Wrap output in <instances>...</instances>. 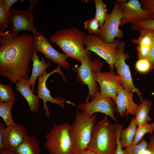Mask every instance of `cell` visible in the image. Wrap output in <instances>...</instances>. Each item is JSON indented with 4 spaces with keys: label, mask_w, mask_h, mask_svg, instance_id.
<instances>
[{
    "label": "cell",
    "mask_w": 154,
    "mask_h": 154,
    "mask_svg": "<svg viewBox=\"0 0 154 154\" xmlns=\"http://www.w3.org/2000/svg\"><path fill=\"white\" fill-rule=\"evenodd\" d=\"M78 107L87 116L100 112L109 116L114 121L118 122L114 115L117 111L115 101L111 98L102 96L99 90L97 91L95 97L90 102L80 104Z\"/></svg>",
    "instance_id": "10"
},
{
    "label": "cell",
    "mask_w": 154,
    "mask_h": 154,
    "mask_svg": "<svg viewBox=\"0 0 154 154\" xmlns=\"http://www.w3.org/2000/svg\"><path fill=\"white\" fill-rule=\"evenodd\" d=\"M17 1V0H3L5 11L8 16L11 6Z\"/></svg>",
    "instance_id": "36"
},
{
    "label": "cell",
    "mask_w": 154,
    "mask_h": 154,
    "mask_svg": "<svg viewBox=\"0 0 154 154\" xmlns=\"http://www.w3.org/2000/svg\"><path fill=\"white\" fill-rule=\"evenodd\" d=\"M81 63L79 67H72L71 68L76 74L77 81L88 86V94L85 99V103H87L90 98L91 100L93 99L97 91L99 90L95 76L97 73L101 72L104 63L96 57L93 60L91 58L86 59Z\"/></svg>",
    "instance_id": "6"
},
{
    "label": "cell",
    "mask_w": 154,
    "mask_h": 154,
    "mask_svg": "<svg viewBox=\"0 0 154 154\" xmlns=\"http://www.w3.org/2000/svg\"><path fill=\"white\" fill-rule=\"evenodd\" d=\"M27 135L25 127L19 123H15L5 128L4 123H0V150L15 151Z\"/></svg>",
    "instance_id": "11"
},
{
    "label": "cell",
    "mask_w": 154,
    "mask_h": 154,
    "mask_svg": "<svg viewBox=\"0 0 154 154\" xmlns=\"http://www.w3.org/2000/svg\"><path fill=\"white\" fill-rule=\"evenodd\" d=\"M68 123L53 124L52 128L45 136L44 145L50 154H73Z\"/></svg>",
    "instance_id": "5"
},
{
    "label": "cell",
    "mask_w": 154,
    "mask_h": 154,
    "mask_svg": "<svg viewBox=\"0 0 154 154\" xmlns=\"http://www.w3.org/2000/svg\"><path fill=\"white\" fill-rule=\"evenodd\" d=\"M30 5L27 10H18L11 8L9 16V21L11 26L9 31L10 33H18L23 31L31 32L33 34H40L33 23V11L39 1L38 0H29Z\"/></svg>",
    "instance_id": "8"
},
{
    "label": "cell",
    "mask_w": 154,
    "mask_h": 154,
    "mask_svg": "<svg viewBox=\"0 0 154 154\" xmlns=\"http://www.w3.org/2000/svg\"><path fill=\"white\" fill-rule=\"evenodd\" d=\"M97 119L96 114L88 117L77 110L75 120L69 129L73 154H78L88 148Z\"/></svg>",
    "instance_id": "4"
},
{
    "label": "cell",
    "mask_w": 154,
    "mask_h": 154,
    "mask_svg": "<svg viewBox=\"0 0 154 154\" xmlns=\"http://www.w3.org/2000/svg\"><path fill=\"white\" fill-rule=\"evenodd\" d=\"M151 69H154V64L151 66Z\"/></svg>",
    "instance_id": "40"
},
{
    "label": "cell",
    "mask_w": 154,
    "mask_h": 154,
    "mask_svg": "<svg viewBox=\"0 0 154 154\" xmlns=\"http://www.w3.org/2000/svg\"><path fill=\"white\" fill-rule=\"evenodd\" d=\"M117 0L123 12L121 25L139 21L152 19L153 14L150 11L143 9L140 2L137 0Z\"/></svg>",
    "instance_id": "13"
},
{
    "label": "cell",
    "mask_w": 154,
    "mask_h": 154,
    "mask_svg": "<svg viewBox=\"0 0 154 154\" xmlns=\"http://www.w3.org/2000/svg\"><path fill=\"white\" fill-rule=\"evenodd\" d=\"M34 50L37 52L42 53L47 59L57 63L63 68L68 69L70 65L68 61V58L54 49L50 45L46 37L43 33L38 35L33 34Z\"/></svg>",
    "instance_id": "15"
},
{
    "label": "cell",
    "mask_w": 154,
    "mask_h": 154,
    "mask_svg": "<svg viewBox=\"0 0 154 154\" xmlns=\"http://www.w3.org/2000/svg\"><path fill=\"white\" fill-rule=\"evenodd\" d=\"M123 12L119 3H115L111 13L108 14L98 35L104 42L109 43L113 42L115 38H123L124 33L119 27L121 25Z\"/></svg>",
    "instance_id": "9"
},
{
    "label": "cell",
    "mask_w": 154,
    "mask_h": 154,
    "mask_svg": "<svg viewBox=\"0 0 154 154\" xmlns=\"http://www.w3.org/2000/svg\"><path fill=\"white\" fill-rule=\"evenodd\" d=\"M33 61V68L31 76L28 82L30 87H31V90L33 92L35 91V86L36 80L40 75L46 73V69L49 67L51 61L46 62V60L43 57L39 60L37 52L34 50L32 56Z\"/></svg>",
    "instance_id": "20"
},
{
    "label": "cell",
    "mask_w": 154,
    "mask_h": 154,
    "mask_svg": "<svg viewBox=\"0 0 154 154\" xmlns=\"http://www.w3.org/2000/svg\"><path fill=\"white\" fill-rule=\"evenodd\" d=\"M154 131V122L138 127L136 129L133 140L130 145L134 146L137 145L142 140V137L145 134H151Z\"/></svg>",
    "instance_id": "25"
},
{
    "label": "cell",
    "mask_w": 154,
    "mask_h": 154,
    "mask_svg": "<svg viewBox=\"0 0 154 154\" xmlns=\"http://www.w3.org/2000/svg\"><path fill=\"white\" fill-rule=\"evenodd\" d=\"M84 27L89 35H99L100 28L98 22L94 17L85 21L84 23Z\"/></svg>",
    "instance_id": "28"
},
{
    "label": "cell",
    "mask_w": 154,
    "mask_h": 154,
    "mask_svg": "<svg viewBox=\"0 0 154 154\" xmlns=\"http://www.w3.org/2000/svg\"><path fill=\"white\" fill-rule=\"evenodd\" d=\"M96 82L100 88V93L104 97L112 98L116 102L118 92L124 88L121 80L116 74L113 70L110 69L108 72H100L95 76Z\"/></svg>",
    "instance_id": "14"
},
{
    "label": "cell",
    "mask_w": 154,
    "mask_h": 154,
    "mask_svg": "<svg viewBox=\"0 0 154 154\" xmlns=\"http://www.w3.org/2000/svg\"><path fill=\"white\" fill-rule=\"evenodd\" d=\"M9 24L8 16L5 9L3 0H0V32H4Z\"/></svg>",
    "instance_id": "31"
},
{
    "label": "cell",
    "mask_w": 154,
    "mask_h": 154,
    "mask_svg": "<svg viewBox=\"0 0 154 154\" xmlns=\"http://www.w3.org/2000/svg\"><path fill=\"white\" fill-rule=\"evenodd\" d=\"M152 103L149 100L145 99L138 106L135 118V121L139 127L148 123L151 121L149 113L151 109Z\"/></svg>",
    "instance_id": "22"
},
{
    "label": "cell",
    "mask_w": 154,
    "mask_h": 154,
    "mask_svg": "<svg viewBox=\"0 0 154 154\" xmlns=\"http://www.w3.org/2000/svg\"><path fill=\"white\" fill-rule=\"evenodd\" d=\"M140 34L137 39L132 38L131 42L137 45L136 48L139 59H147L149 53L152 42L151 30L140 31Z\"/></svg>",
    "instance_id": "19"
},
{
    "label": "cell",
    "mask_w": 154,
    "mask_h": 154,
    "mask_svg": "<svg viewBox=\"0 0 154 154\" xmlns=\"http://www.w3.org/2000/svg\"><path fill=\"white\" fill-rule=\"evenodd\" d=\"M40 145L38 139L34 135H27L15 152L18 154H40Z\"/></svg>",
    "instance_id": "21"
},
{
    "label": "cell",
    "mask_w": 154,
    "mask_h": 154,
    "mask_svg": "<svg viewBox=\"0 0 154 154\" xmlns=\"http://www.w3.org/2000/svg\"><path fill=\"white\" fill-rule=\"evenodd\" d=\"M115 132L116 135L117 147L115 154H124L123 150L121 147L120 142L119 133L121 129H123V126L120 124H115Z\"/></svg>",
    "instance_id": "33"
},
{
    "label": "cell",
    "mask_w": 154,
    "mask_h": 154,
    "mask_svg": "<svg viewBox=\"0 0 154 154\" xmlns=\"http://www.w3.org/2000/svg\"><path fill=\"white\" fill-rule=\"evenodd\" d=\"M117 143L114 124L107 115L94 125L88 148L97 154H115Z\"/></svg>",
    "instance_id": "3"
},
{
    "label": "cell",
    "mask_w": 154,
    "mask_h": 154,
    "mask_svg": "<svg viewBox=\"0 0 154 154\" xmlns=\"http://www.w3.org/2000/svg\"><path fill=\"white\" fill-rule=\"evenodd\" d=\"M133 92L126 91L124 88L118 92L116 104L117 113L120 116L124 117L126 116L127 118L129 114L135 116L138 104L133 100Z\"/></svg>",
    "instance_id": "17"
},
{
    "label": "cell",
    "mask_w": 154,
    "mask_h": 154,
    "mask_svg": "<svg viewBox=\"0 0 154 154\" xmlns=\"http://www.w3.org/2000/svg\"><path fill=\"white\" fill-rule=\"evenodd\" d=\"M140 3L143 9L152 12V19H154V0H141Z\"/></svg>",
    "instance_id": "34"
},
{
    "label": "cell",
    "mask_w": 154,
    "mask_h": 154,
    "mask_svg": "<svg viewBox=\"0 0 154 154\" xmlns=\"http://www.w3.org/2000/svg\"><path fill=\"white\" fill-rule=\"evenodd\" d=\"M94 1L96 10L94 17L98 22L101 28L103 26L108 14L106 5L102 0H95Z\"/></svg>",
    "instance_id": "26"
},
{
    "label": "cell",
    "mask_w": 154,
    "mask_h": 154,
    "mask_svg": "<svg viewBox=\"0 0 154 154\" xmlns=\"http://www.w3.org/2000/svg\"><path fill=\"white\" fill-rule=\"evenodd\" d=\"M152 42L150 51L147 59L152 66L154 64V31L151 30Z\"/></svg>",
    "instance_id": "35"
},
{
    "label": "cell",
    "mask_w": 154,
    "mask_h": 154,
    "mask_svg": "<svg viewBox=\"0 0 154 154\" xmlns=\"http://www.w3.org/2000/svg\"><path fill=\"white\" fill-rule=\"evenodd\" d=\"M131 27L133 30L138 31L143 29L154 31V19L135 22L131 23Z\"/></svg>",
    "instance_id": "29"
},
{
    "label": "cell",
    "mask_w": 154,
    "mask_h": 154,
    "mask_svg": "<svg viewBox=\"0 0 154 154\" xmlns=\"http://www.w3.org/2000/svg\"><path fill=\"white\" fill-rule=\"evenodd\" d=\"M61 66L58 65L57 67L52 72L48 73H45L42 75H40L38 77V82L37 90L36 93L38 98L42 99L43 102V110L45 111L46 116L48 117L50 116L49 109L48 107L46 102L49 101L53 104H55L59 105L61 107L64 108L65 103L74 104L68 101H66L62 97H56L54 98L52 97L50 94V90L48 89L46 85V81L49 77L52 74L57 73L62 76L63 80L66 82V80L61 70Z\"/></svg>",
    "instance_id": "12"
},
{
    "label": "cell",
    "mask_w": 154,
    "mask_h": 154,
    "mask_svg": "<svg viewBox=\"0 0 154 154\" xmlns=\"http://www.w3.org/2000/svg\"><path fill=\"white\" fill-rule=\"evenodd\" d=\"M135 116L131 118L129 126L126 129H122L119 133L120 142L122 148H125L131 145L133 140L137 126L135 121Z\"/></svg>",
    "instance_id": "23"
},
{
    "label": "cell",
    "mask_w": 154,
    "mask_h": 154,
    "mask_svg": "<svg viewBox=\"0 0 154 154\" xmlns=\"http://www.w3.org/2000/svg\"><path fill=\"white\" fill-rule=\"evenodd\" d=\"M86 36L84 32L72 27L56 31L52 34L49 40L56 44L68 58L81 63L91 58L90 51L85 47L84 42Z\"/></svg>",
    "instance_id": "2"
},
{
    "label": "cell",
    "mask_w": 154,
    "mask_h": 154,
    "mask_svg": "<svg viewBox=\"0 0 154 154\" xmlns=\"http://www.w3.org/2000/svg\"><path fill=\"white\" fill-rule=\"evenodd\" d=\"M151 66L150 62L147 59H139L135 64L136 70L142 73L148 72L151 69Z\"/></svg>",
    "instance_id": "32"
},
{
    "label": "cell",
    "mask_w": 154,
    "mask_h": 154,
    "mask_svg": "<svg viewBox=\"0 0 154 154\" xmlns=\"http://www.w3.org/2000/svg\"><path fill=\"white\" fill-rule=\"evenodd\" d=\"M125 45L126 43L124 41L119 42L117 46L118 56L114 67L117 70V75L121 80L124 89L126 91L136 92L141 102L143 100L141 96L142 93L134 85L129 66L125 62L127 56L124 52Z\"/></svg>",
    "instance_id": "16"
},
{
    "label": "cell",
    "mask_w": 154,
    "mask_h": 154,
    "mask_svg": "<svg viewBox=\"0 0 154 154\" xmlns=\"http://www.w3.org/2000/svg\"><path fill=\"white\" fill-rule=\"evenodd\" d=\"M0 154H18L14 151H9L4 149L0 150Z\"/></svg>",
    "instance_id": "38"
},
{
    "label": "cell",
    "mask_w": 154,
    "mask_h": 154,
    "mask_svg": "<svg viewBox=\"0 0 154 154\" xmlns=\"http://www.w3.org/2000/svg\"><path fill=\"white\" fill-rule=\"evenodd\" d=\"M145 149L149 151L150 154H154V134L150 136Z\"/></svg>",
    "instance_id": "37"
},
{
    "label": "cell",
    "mask_w": 154,
    "mask_h": 154,
    "mask_svg": "<svg viewBox=\"0 0 154 154\" xmlns=\"http://www.w3.org/2000/svg\"><path fill=\"white\" fill-rule=\"evenodd\" d=\"M15 94L9 84H0V101L7 102L15 101Z\"/></svg>",
    "instance_id": "27"
},
{
    "label": "cell",
    "mask_w": 154,
    "mask_h": 154,
    "mask_svg": "<svg viewBox=\"0 0 154 154\" xmlns=\"http://www.w3.org/2000/svg\"><path fill=\"white\" fill-rule=\"evenodd\" d=\"M15 84V90L21 93L25 99L30 111L34 114H37L40 107L38 98L30 89L28 80L21 79L17 82Z\"/></svg>",
    "instance_id": "18"
},
{
    "label": "cell",
    "mask_w": 154,
    "mask_h": 154,
    "mask_svg": "<svg viewBox=\"0 0 154 154\" xmlns=\"http://www.w3.org/2000/svg\"><path fill=\"white\" fill-rule=\"evenodd\" d=\"M148 143L145 139H142L139 143L134 146L130 145L125 148L123 150L124 154H141L145 150Z\"/></svg>",
    "instance_id": "30"
},
{
    "label": "cell",
    "mask_w": 154,
    "mask_h": 154,
    "mask_svg": "<svg viewBox=\"0 0 154 154\" xmlns=\"http://www.w3.org/2000/svg\"><path fill=\"white\" fill-rule=\"evenodd\" d=\"M78 154H97L93 151L88 149H87Z\"/></svg>",
    "instance_id": "39"
},
{
    "label": "cell",
    "mask_w": 154,
    "mask_h": 154,
    "mask_svg": "<svg viewBox=\"0 0 154 154\" xmlns=\"http://www.w3.org/2000/svg\"><path fill=\"white\" fill-rule=\"evenodd\" d=\"M15 101L7 102L0 101V116L3 119L7 127L14 124L12 117L11 110Z\"/></svg>",
    "instance_id": "24"
},
{
    "label": "cell",
    "mask_w": 154,
    "mask_h": 154,
    "mask_svg": "<svg viewBox=\"0 0 154 154\" xmlns=\"http://www.w3.org/2000/svg\"><path fill=\"white\" fill-rule=\"evenodd\" d=\"M0 75L12 84L29 79L34 49L33 34L0 32Z\"/></svg>",
    "instance_id": "1"
},
{
    "label": "cell",
    "mask_w": 154,
    "mask_h": 154,
    "mask_svg": "<svg viewBox=\"0 0 154 154\" xmlns=\"http://www.w3.org/2000/svg\"><path fill=\"white\" fill-rule=\"evenodd\" d=\"M119 42V40L117 39L112 42L107 43L98 35L92 34L86 35L84 44L87 50L93 52L104 59L110 69L113 70L118 56L117 46Z\"/></svg>",
    "instance_id": "7"
}]
</instances>
